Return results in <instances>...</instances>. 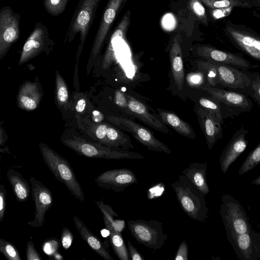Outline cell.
<instances>
[{"mask_svg":"<svg viewBox=\"0 0 260 260\" xmlns=\"http://www.w3.org/2000/svg\"><path fill=\"white\" fill-rule=\"evenodd\" d=\"M207 163L194 162L190 164L184 169L182 174L186 177L190 182L204 194L209 192V187L207 181Z\"/></svg>","mask_w":260,"mask_h":260,"instance_id":"cell-25","label":"cell"},{"mask_svg":"<svg viewBox=\"0 0 260 260\" xmlns=\"http://www.w3.org/2000/svg\"><path fill=\"white\" fill-rule=\"evenodd\" d=\"M109 121L120 129L131 133L142 145L150 150L171 154L170 149L156 139L147 128L129 119L116 116H109Z\"/></svg>","mask_w":260,"mask_h":260,"instance_id":"cell-10","label":"cell"},{"mask_svg":"<svg viewBox=\"0 0 260 260\" xmlns=\"http://www.w3.org/2000/svg\"><path fill=\"white\" fill-rule=\"evenodd\" d=\"M183 211L192 219L204 222L208 217L205 194L183 174L171 184Z\"/></svg>","mask_w":260,"mask_h":260,"instance_id":"cell-1","label":"cell"},{"mask_svg":"<svg viewBox=\"0 0 260 260\" xmlns=\"http://www.w3.org/2000/svg\"><path fill=\"white\" fill-rule=\"evenodd\" d=\"M134 173L128 169L108 170L99 175L94 182L100 187L116 192L123 191L129 186L137 183Z\"/></svg>","mask_w":260,"mask_h":260,"instance_id":"cell-13","label":"cell"},{"mask_svg":"<svg viewBox=\"0 0 260 260\" xmlns=\"http://www.w3.org/2000/svg\"><path fill=\"white\" fill-rule=\"evenodd\" d=\"M105 225L109 232L110 244L118 258L121 260H128V251L121 232L117 231L113 225L112 221L103 217Z\"/></svg>","mask_w":260,"mask_h":260,"instance_id":"cell-28","label":"cell"},{"mask_svg":"<svg viewBox=\"0 0 260 260\" xmlns=\"http://www.w3.org/2000/svg\"><path fill=\"white\" fill-rule=\"evenodd\" d=\"M161 121L173 128L177 133L191 139L196 135L191 126L173 112L157 109Z\"/></svg>","mask_w":260,"mask_h":260,"instance_id":"cell-27","label":"cell"},{"mask_svg":"<svg viewBox=\"0 0 260 260\" xmlns=\"http://www.w3.org/2000/svg\"><path fill=\"white\" fill-rule=\"evenodd\" d=\"M213 62L217 71V84L229 88L243 89V91L249 86L250 75L245 72L230 65Z\"/></svg>","mask_w":260,"mask_h":260,"instance_id":"cell-17","label":"cell"},{"mask_svg":"<svg viewBox=\"0 0 260 260\" xmlns=\"http://www.w3.org/2000/svg\"><path fill=\"white\" fill-rule=\"evenodd\" d=\"M251 83L243 92L249 95L260 106V73L253 72L250 75Z\"/></svg>","mask_w":260,"mask_h":260,"instance_id":"cell-34","label":"cell"},{"mask_svg":"<svg viewBox=\"0 0 260 260\" xmlns=\"http://www.w3.org/2000/svg\"><path fill=\"white\" fill-rule=\"evenodd\" d=\"M6 176L17 201L19 203L26 201L31 190L28 181L20 173L12 168L8 170Z\"/></svg>","mask_w":260,"mask_h":260,"instance_id":"cell-26","label":"cell"},{"mask_svg":"<svg viewBox=\"0 0 260 260\" xmlns=\"http://www.w3.org/2000/svg\"><path fill=\"white\" fill-rule=\"evenodd\" d=\"M210 9H227L238 7L252 8L254 7L252 0H200Z\"/></svg>","mask_w":260,"mask_h":260,"instance_id":"cell-30","label":"cell"},{"mask_svg":"<svg viewBox=\"0 0 260 260\" xmlns=\"http://www.w3.org/2000/svg\"><path fill=\"white\" fill-rule=\"evenodd\" d=\"M21 15L8 6L0 10V59L20 38Z\"/></svg>","mask_w":260,"mask_h":260,"instance_id":"cell-8","label":"cell"},{"mask_svg":"<svg viewBox=\"0 0 260 260\" xmlns=\"http://www.w3.org/2000/svg\"><path fill=\"white\" fill-rule=\"evenodd\" d=\"M101 0H79L74 11L66 39L71 42L74 40L76 36L79 34L80 43L77 55V59L83 49L84 43L89 30L94 21L95 13Z\"/></svg>","mask_w":260,"mask_h":260,"instance_id":"cell-3","label":"cell"},{"mask_svg":"<svg viewBox=\"0 0 260 260\" xmlns=\"http://www.w3.org/2000/svg\"><path fill=\"white\" fill-rule=\"evenodd\" d=\"M253 2L260 1V0H252Z\"/></svg>","mask_w":260,"mask_h":260,"instance_id":"cell-52","label":"cell"},{"mask_svg":"<svg viewBox=\"0 0 260 260\" xmlns=\"http://www.w3.org/2000/svg\"><path fill=\"white\" fill-rule=\"evenodd\" d=\"M6 206V190L5 185H0V222L4 217Z\"/></svg>","mask_w":260,"mask_h":260,"instance_id":"cell-44","label":"cell"},{"mask_svg":"<svg viewBox=\"0 0 260 260\" xmlns=\"http://www.w3.org/2000/svg\"><path fill=\"white\" fill-rule=\"evenodd\" d=\"M0 252L8 260H21V258L16 247L10 242L0 239Z\"/></svg>","mask_w":260,"mask_h":260,"instance_id":"cell-36","label":"cell"},{"mask_svg":"<svg viewBox=\"0 0 260 260\" xmlns=\"http://www.w3.org/2000/svg\"><path fill=\"white\" fill-rule=\"evenodd\" d=\"M54 44V40L50 37L47 27L41 22L36 23L23 45L19 64L25 63L42 52L48 53Z\"/></svg>","mask_w":260,"mask_h":260,"instance_id":"cell-9","label":"cell"},{"mask_svg":"<svg viewBox=\"0 0 260 260\" xmlns=\"http://www.w3.org/2000/svg\"><path fill=\"white\" fill-rule=\"evenodd\" d=\"M29 181L35 205V213L34 220L28 222L27 224L34 228H40L44 224L47 211L52 205L53 196L50 190L34 177L31 176Z\"/></svg>","mask_w":260,"mask_h":260,"instance_id":"cell-12","label":"cell"},{"mask_svg":"<svg viewBox=\"0 0 260 260\" xmlns=\"http://www.w3.org/2000/svg\"><path fill=\"white\" fill-rule=\"evenodd\" d=\"M197 66L199 71L202 72L206 77L207 85L215 87L217 84V73L214 63L208 60L199 61Z\"/></svg>","mask_w":260,"mask_h":260,"instance_id":"cell-32","label":"cell"},{"mask_svg":"<svg viewBox=\"0 0 260 260\" xmlns=\"http://www.w3.org/2000/svg\"><path fill=\"white\" fill-rule=\"evenodd\" d=\"M189 7L191 11L204 25L208 23L206 10L200 0H190Z\"/></svg>","mask_w":260,"mask_h":260,"instance_id":"cell-38","label":"cell"},{"mask_svg":"<svg viewBox=\"0 0 260 260\" xmlns=\"http://www.w3.org/2000/svg\"><path fill=\"white\" fill-rule=\"evenodd\" d=\"M162 222L156 220H130L128 229L136 241L153 252L160 249L168 239L164 234Z\"/></svg>","mask_w":260,"mask_h":260,"instance_id":"cell-6","label":"cell"},{"mask_svg":"<svg viewBox=\"0 0 260 260\" xmlns=\"http://www.w3.org/2000/svg\"><path fill=\"white\" fill-rule=\"evenodd\" d=\"M248 130L243 125L233 135L230 142L222 151L219 158L220 169L223 173H225L230 166L244 152L247 146L246 136Z\"/></svg>","mask_w":260,"mask_h":260,"instance_id":"cell-16","label":"cell"},{"mask_svg":"<svg viewBox=\"0 0 260 260\" xmlns=\"http://www.w3.org/2000/svg\"><path fill=\"white\" fill-rule=\"evenodd\" d=\"M107 138L109 146L120 147L125 150L134 148L129 137L114 127L108 126L107 129Z\"/></svg>","mask_w":260,"mask_h":260,"instance_id":"cell-29","label":"cell"},{"mask_svg":"<svg viewBox=\"0 0 260 260\" xmlns=\"http://www.w3.org/2000/svg\"><path fill=\"white\" fill-rule=\"evenodd\" d=\"M108 127V125L106 124L100 125L96 129L95 135L96 137L100 140L103 143L109 146L107 138V129Z\"/></svg>","mask_w":260,"mask_h":260,"instance_id":"cell-46","label":"cell"},{"mask_svg":"<svg viewBox=\"0 0 260 260\" xmlns=\"http://www.w3.org/2000/svg\"><path fill=\"white\" fill-rule=\"evenodd\" d=\"M186 79L188 86L193 88L201 89L206 85H204L206 81V77L204 74L199 71L187 74Z\"/></svg>","mask_w":260,"mask_h":260,"instance_id":"cell-39","label":"cell"},{"mask_svg":"<svg viewBox=\"0 0 260 260\" xmlns=\"http://www.w3.org/2000/svg\"><path fill=\"white\" fill-rule=\"evenodd\" d=\"M41 93L36 83L26 82L20 88L17 103L19 107L26 110H32L38 106L41 100Z\"/></svg>","mask_w":260,"mask_h":260,"instance_id":"cell-24","label":"cell"},{"mask_svg":"<svg viewBox=\"0 0 260 260\" xmlns=\"http://www.w3.org/2000/svg\"><path fill=\"white\" fill-rule=\"evenodd\" d=\"M26 256L27 260H41L42 257L35 248L34 243L29 241L26 244Z\"/></svg>","mask_w":260,"mask_h":260,"instance_id":"cell-41","label":"cell"},{"mask_svg":"<svg viewBox=\"0 0 260 260\" xmlns=\"http://www.w3.org/2000/svg\"><path fill=\"white\" fill-rule=\"evenodd\" d=\"M74 239L73 235L67 227H63L61 231V242L64 249H68L71 246Z\"/></svg>","mask_w":260,"mask_h":260,"instance_id":"cell-40","label":"cell"},{"mask_svg":"<svg viewBox=\"0 0 260 260\" xmlns=\"http://www.w3.org/2000/svg\"><path fill=\"white\" fill-rule=\"evenodd\" d=\"M73 221L81 238L93 251L106 260H114L104 243L77 216L73 217Z\"/></svg>","mask_w":260,"mask_h":260,"instance_id":"cell-22","label":"cell"},{"mask_svg":"<svg viewBox=\"0 0 260 260\" xmlns=\"http://www.w3.org/2000/svg\"><path fill=\"white\" fill-rule=\"evenodd\" d=\"M86 106V101L84 99L79 100L76 106V110L77 112L81 113L82 112Z\"/></svg>","mask_w":260,"mask_h":260,"instance_id":"cell-49","label":"cell"},{"mask_svg":"<svg viewBox=\"0 0 260 260\" xmlns=\"http://www.w3.org/2000/svg\"><path fill=\"white\" fill-rule=\"evenodd\" d=\"M219 213L226 237L249 231L251 225L248 215L240 203L230 194H223Z\"/></svg>","mask_w":260,"mask_h":260,"instance_id":"cell-5","label":"cell"},{"mask_svg":"<svg viewBox=\"0 0 260 260\" xmlns=\"http://www.w3.org/2000/svg\"><path fill=\"white\" fill-rule=\"evenodd\" d=\"M127 0H109L103 11L96 31L90 57L95 59L101 51L114 22Z\"/></svg>","mask_w":260,"mask_h":260,"instance_id":"cell-11","label":"cell"},{"mask_svg":"<svg viewBox=\"0 0 260 260\" xmlns=\"http://www.w3.org/2000/svg\"><path fill=\"white\" fill-rule=\"evenodd\" d=\"M115 102L117 106L126 113L128 110V104L125 93L119 90L116 91L115 94Z\"/></svg>","mask_w":260,"mask_h":260,"instance_id":"cell-43","label":"cell"},{"mask_svg":"<svg viewBox=\"0 0 260 260\" xmlns=\"http://www.w3.org/2000/svg\"><path fill=\"white\" fill-rule=\"evenodd\" d=\"M254 5V7H256L258 10L260 11V1L253 2Z\"/></svg>","mask_w":260,"mask_h":260,"instance_id":"cell-51","label":"cell"},{"mask_svg":"<svg viewBox=\"0 0 260 260\" xmlns=\"http://www.w3.org/2000/svg\"><path fill=\"white\" fill-rule=\"evenodd\" d=\"M260 164V141L245 159L238 171L239 176H242Z\"/></svg>","mask_w":260,"mask_h":260,"instance_id":"cell-33","label":"cell"},{"mask_svg":"<svg viewBox=\"0 0 260 260\" xmlns=\"http://www.w3.org/2000/svg\"><path fill=\"white\" fill-rule=\"evenodd\" d=\"M207 91L211 97L230 109L239 112L250 111L253 107L252 101L246 94L228 90L221 89L205 85L201 88Z\"/></svg>","mask_w":260,"mask_h":260,"instance_id":"cell-14","label":"cell"},{"mask_svg":"<svg viewBox=\"0 0 260 260\" xmlns=\"http://www.w3.org/2000/svg\"><path fill=\"white\" fill-rule=\"evenodd\" d=\"M196 113L208 148L211 149L217 141L222 137L221 125L217 123L212 115L201 107L196 108Z\"/></svg>","mask_w":260,"mask_h":260,"instance_id":"cell-20","label":"cell"},{"mask_svg":"<svg viewBox=\"0 0 260 260\" xmlns=\"http://www.w3.org/2000/svg\"><path fill=\"white\" fill-rule=\"evenodd\" d=\"M125 95L128 104L127 113L135 116L159 132L165 134L170 133L166 124L151 114L144 104L130 95L125 93Z\"/></svg>","mask_w":260,"mask_h":260,"instance_id":"cell-19","label":"cell"},{"mask_svg":"<svg viewBox=\"0 0 260 260\" xmlns=\"http://www.w3.org/2000/svg\"><path fill=\"white\" fill-rule=\"evenodd\" d=\"M58 248V243L57 240H51L44 243L43 246V249L46 253L49 255L54 254Z\"/></svg>","mask_w":260,"mask_h":260,"instance_id":"cell-45","label":"cell"},{"mask_svg":"<svg viewBox=\"0 0 260 260\" xmlns=\"http://www.w3.org/2000/svg\"><path fill=\"white\" fill-rule=\"evenodd\" d=\"M181 38L179 33L173 39L170 51L173 77L175 84L181 90L184 82V70L182 60Z\"/></svg>","mask_w":260,"mask_h":260,"instance_id":"cell-21","label":"cell"},{"mask_svg":"<svg viewBox=\"0 0 260 260\" xmlns=\"http://www.w3.org/2000/svg\"><path fill=\"white\" fill-rule=\"evenodd\" d=\"M127 243L131 259L145 260V258L138 251L136 248L134 246L129 240L127 241Z\"/></svg>","mask_w":260,"mask_h":260,"instance_id":"cell-47","label":"cell"},{"mask_svg":"<svg viewBox=\"0 0 260 260\" xmlns=\"http://www.w3.org/2000/svg\"><path fill=\"white\" fill-rule=\"evenodd\" d=\"M251 232L252 236L253 238V239L254 240L255 243L256 245V247L257 248L259 256H260V228H259V231L258 232H256L254 231L252 229V227L251 228Z\"/></svg>","mask_w":260,"mask_h":260,"instance_id":"cell-48","label":"cell"},{"mask_svg":"<svg viewBox=\"0 0 260 260\" xmlns=\"http://www.w3.org/2000/svg\"><path fill=\"white\" fill-rule=\"evenodd\" d=\"M130 23V12L127 11L111 34L103 62L104 69L108 68L115 58L114 44L124 37Z\"/></svg>","mask_w":260,"mask_h":260,"instance_id":"cell-23","label":"cell"},{"mask_svg":"<svg viewBox=\"0 0 260 260\" xmlns=\"http://www.w3.org/2000/svg\"><path fill=\"white\" fill-rule=\"evenodd\" d=\"M175 260H188V248L187 242L183 240L180 244L174 258Z\"/></svg>","mask_w":260,"mask_h":260,"instance_id":"cell-42","label":"cell"},{"mask_svg":"<svg viewBox=\"0 0 260 260\" xmlns=\"http://www.w3.org/2000/svg\"><path fill=\"white\" fill-rule=\"evenodd\" d=\"M62 143L79 154L88 157L112 159H142L141 154L123 150L114 149L111 146H104L100 144L91 143L77 137L62 140Z\"/></svg>","mask_w":260,"mask_h":260,"instance_id":"cell-4","label":"cell"},{"mask_svg":"<svg viewBox=\"0 0 260 260\" xmlns=\"http://www.w3.org/2000/svg\"><path fill=\"white\" fill-rule=\"evenodd\" d=\"M199 104L201 107L207 111L212 115L217 123L220 125L222 124L223 117L219 103L212 97L211 99L202 97L199 100Z\"/></svg>","mask_w":260,"mask_h":260,"instance_id":"cell-31","label":"cell"},{"mask_svg":"<svg viewBox=\"0 0 260 260\" xmlns=\"http://www.w3.org/2000/svg\"><path fill=\"white\" fill-rule=\"evenodd\" d=\"M39 147L44 163L55 178L63 183L76 199L83 203V191L70 163L46 144L40 143Z\"/></svg>","mask_w":260,"mask_h":260,"instance_id":"cell-2","label":"cell"},{"mask_svg":"<svg viewBox=\"0 0 260 260\" xmlns=\"http://www.w3.org/2000/svg\"><path fill=\"white\" fill-rule=\"evenodd\" d=\"M69 0H44L43 4L47 12L57 17L65 10Z\"/></svg>","mask_w":260,"mask_h":260,"instance_id":"cell-35","label":"cell"},{"mask_svg":"<svg viewBox=\"0 0 260 260\" xmlns=\"http://www.w3.org/2000/svg\"><path fill=\"white\" fill-rule=\"evenodd\" d=\"M198 55L208 61L230 66L242 69H250L259 67L253 65L245 58L228 51L220 50L211 46L203 45L198 49Z\"/></svg>","mask_w":260,"mask_h":260,"instance_id":"cell-15","label":"cell"},{"mask_svg":"<svg viewBox=\"0 0 260 260\" xmlns=\"http://www.w3.org/2000/svg\"><path fill=\"white\" fill-rule=\"evenodd\" d=\"M232 235L227 237L239 259L257 260L260 259L259 252L251 232Z\"/></svg>","mask_w":260,"mask_h":260,"instance_id":"cell-18","label":"cell"},{"mask_svg":"<svg viewBox=\"0 0 260 260\" xmlns=\"http://www.w3.org/2000/svg\"><path fill=\"white\" fill-rule=\"evenodd\" d=\"M251 183L255 185H260V175L258 176L256 178L254 179Z\"/></svg>","mask_w":260,"mask_h":260,"instance_id":"cell-50","label":"cell"},{"mask_svg":"<svg viewBox=\"0 0 260 260\" xmlns=\"http://www.w3.org/2000/svg\"><path fill=\"white\" fill-rule=\"evenodd\" d=\"M224 31L227 38L238 49L260 61V36L256 32L231 20L226 22Z\"/></svg>","mask_w":260,"mask_h":260,"instance_id":"cell-7","label":"cell"},{"mask_svg":"<svg viewBox=\"0 0 260 260\" xmlns=\"http://www.w3.org/2000/svg\"><path fill=\"white\" fill-rule=\"evenodd\" d=\"M56 97L59 104L66 103L68 100L69 93L67 86L58 71L56 72Z\"/></svg>","mask_w":260,"mask_h":260,"instance_id":"cell-37","label":"cell"}]
</instances>
